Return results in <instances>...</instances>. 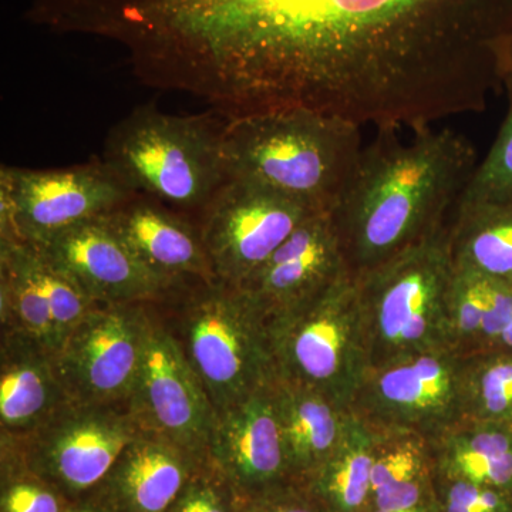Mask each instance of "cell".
<instances>
[{"instance_id":"cell-10","label":"cell","mask_w":512,"mask_h":512,"mask_svg":"<svg viewBox=\"0 0 512 512\" xmlns=\"http://www.w3.org/2000/svg\"><path fill=\"white\" fill-rule=\"evenodd\" d=\"M138 430L128 409L69 402L32 433L0 437V447L47 483L77 494L104 480Z\"/></svg>"},{"instance_id":"cell-8","label":"cell","mask_w":512,"mask_h":512,"mask_svg":"<svg viewBox=\"0 0 512 512\" xmlns=\"http://www.w3.org/2000/svg\"><path fill=\"white\" fill-rule=\"evenodd\" d=\"M464 362L448 346L369 366L349 410L383 436L437 439L463 421Z\"/></svg>"},{"instance_id":"cell-4","label":"cell","mask_w":512,"mask_h":512,"mask_svg":"<svg viewBox=\"0 0 512 512\" xmlns=\"http://www.w3.org/2000/svg\"><path fill=\"white\" fill-rule=\"evenodd\" d=\"M154 306L215 412L274 382L266 315L244 288L192 282Z\"/></svg>"},{"instance_id":"cell-28","label":"cell","mask_w":512,"mask_h":512,"mask_svg":"<svg viewBox=\"0 0 512 512\" xmlns=\"http://www.w3.org/2000/svg\"><path fill=\"white\" fill-rule=\"evenodd\" d=\"M35 247V245H33ZM36 249V268L40 284L49 301L53 322L59 338L60 346L74 326L87 315L96 303L79 288L69 276L57 269L45 255ZM60 349V348H59Z\"/></svg>"},{"instance_id":"cell-3","label":"cell","mask_w":512,"mask_h":512,"mask_svg":"<svg viewBox=\"0 0 512 512\" xmlns=\"http://www.w3.org/2000/svg\"><path fill=\"white\" fill-rule=\"evenodd\" d=\"M360 127L305 110L227 120L228 180H244L330 212L362 151Z\"/></svg>"},{"instance_id":"cell-5","label":"cell","mask_w":512,"mask_h":512,"mask_svg":"<svg viewBox=\"0 0 512 512\" xmlns=\"http://www.w3.org/2000/svg\"><path fill=\"white\" fill-rule=\"evenodd\" d=\"M225 123L141 106L111 128L101 161L134 194L198 222L228 181Z\"/></svg>"},{"instance_id":"cell-11","label":"cell","mask_w":512,"mask_h":512,"mask_svg":"<svg viewBox=\"0 0 512 512\" xmlns=\"http://www.w3.org/2000/svg\"><path fill=\"white\" fill-rule=\"evenodd\" d=\"M318 212L271 188L228 180L198 220L215 279L244 285L302 222Z\"/></svg>"},{"instance_id":"cell-16","label":"cell","mask_w":512,"mask_h":512,"mask_svg":"<svg viewBox=\"0 0 512 512\" xmlns=\"http://www.w3.org/2000/svg\"><path fill=\"white\" fill-rule=\"evenodd\" d=\"M348 274L352 272L332 218L329 212H318L302 222L239 288H244L269 318L311 301Z\"/></svg>"},{"instance_id":"cell-9","label":"cell","mask_w":512,"mask_h":512,"mask_svg":"<svg viewBox=\"0 0 512 512\" xmlns=\"http://www.w3.org/2000/svg\"><path fill=\"white\" fill-rule=\"evenodd\" d=\"M133 194L103 161L60 170L2 167L0 238L40 245L73 225L104 217Z\"/></svg>"},{"instance_id":"cell-19","label":"cell","mask_w":512,"mask_h":512,"mask_svg":"<svg viewBox=\"0 0 512 512\" xmlns=\"http://www.w3.org/2000/svg\"><path fill=\"white\" fill-rule=\"evenodd\" d=\"M198 466L170 441L140 429L100 484L113 512H167Z\"/></svg>"},{"instance_id":"cell-18","label":"cell","mask_w":512,"mask_h":512,"mask_svg":"<svg viewBox=\"0 0 512 512\" xmlns=\"http://www.w3.org/2000/svg\"><path fill=\"white\" fill-rule=\"evenodd\" d=\"M69 402L55 352L29 336L0 332V437L32 433Z\"/></svg>"},{"instance_id":"cell-35","label":"cell","mask_w":512,"mask_h":512,"mask_svg":"<svg viewBox=\"0 0 512 512\" xmlns=\"http://www.w3.org/2000/svg\"><path fill=\"white\" fill-rule=\"evenodd\" d=\"M67 512H110L101 510V508L92 507V505H83V507L72 508Z\"/></svg>"},{"instance_id":"cell-7","label":"cell","mask_w":512,"mask_h":512,"mask_svg":"<svg viewBox=\"0 0 512 512\" xmlns=\"http://www.w3.org/2000/svg\"><path fill=\"white\" fill-rule=\"evenodd\" d=\"M275 379L313 390L350 409L369 369L356 276L311 301L266 318Z\"/></svg>"},{"instance_id":"cell-31","label":"cell","mask_w":512,"mask_h":512,"mask_svg":"<svg viewBox=\"0 0 512 512\" xmlns=\"http://www.w3.org/2000/svg\"><path fill=\"white\" fill-rule=\"evenodd\" d=\"M446 481L443 512H512V493L467 481Z\"/></svg>"},{"instance_id":"cell-21","label":"cell","mask_w":512,"mask_h":512,"mask_svg":"<svg viewBox=\"0 0 512 512\" xmlns=\"http://www.w3.org/2000/svg\"><path fill=\"white\" fill-rule=\"evenodd\" d=\"M437 476L512 493V427L461 421L429 441Z\"/></svg>"},{"instance_id":"cell-29","label":"cell","mask_w":512,"mask_h":512,"mask_svg":"<svg viewBox=\"0 0 512 512\" xmlns=\"http://www.w3.org/2000/svg\"><path fill=\"white\" fill-rule=\"evenodd\" d=\"M2 460L15 470L12 483L3 491V512H67L52 484L30 471L15 454L2 448Z\"/></svg>"},{"instance_id":"cell-26","label":"cell","mask_w":512,"mask_h":512,"mask_svg":"<svg viewBox=\"0 0 512 512\" xmlns=\"http://www.w3.org/2000/svg\"><path fill=\"white\" fill-rule=\"evenodd\" d=\"M504 90L507 92L508 110L503 126L487 156L477 164L457 205L512 201V67L505 77Z\"/></svg>"},{"instance_id":"cell-22","label":"cell","mask_w":512,"mask_h":512,"mask_svg":"<svg viewBox=\"0 0 512 512\" xmlns=\"http://www.w3.org/2000/svg\"><path fill=\"white\" fill-rule=\"evenodd\" d=\"M0 330L29 336L57 353L59 338L36 268V249L0 238Z\"/></svg>"},{"instance_id":"cell-12","label":"cell","mask_w":512,"mask_h":512,"mask_svg":"<svg viewBox=\"0 0 512 512\" xmlns=\"http://www.w3.org/2000/svg\"><path fill=\"white\" fill-rule=\"evenodd\" d=\"M128 410L141 430L170 441L197 463H210L217 412L154 303L147 305L143 356Z\"/></svg>"},{"instance_id":"cell-14","label":"cell","mask_w":512,"mask_h":512,"mask_svg":"<svg viewBox=\"0 0 512 512\" xmlns=\"http://www.w3.org/2000/svg\"><path fill=\"white\" fill-rule=\"evenodd\" d=\"M35 247L96 305L160 303L185 286L151 272L104 217L73 225Z\"/></svg>"},{"instance_id":"cell-24","label":"cell","mask_w":512,"mask_h":512,"mask_svg":"<svg viewBox=\"0 0 512 512\" xmlns=\"http://www.w3.org/2000/svg\"><path fill=\"white\" fill-rule=\"evenodd\" d=\"M382 437L352 413L339 446L308 478L309 487L330 511L362 512L370 503L372 468Z\"/></svg>"},{"instance_id":"cell-6","label":"cell","mask_w":512,"mask_h":512,"mask_svg":"<svg viewBox=\"0 0 512 512\" xmlns=\"http://www.w3.org/2000/svg\"><path fill=\"white\" fill-rule=\"evenodd\" d=\"M355 276L370 366L454 348L448 323V298L454 279L450 222Z\"/></svg>"},{"instance_id":"cell-34","label":"cell","mask_w":512,"mask_h":512,"mask_svg":"<svg viewBox=\"0 0 512 512\" xmlns=\"http://www.w3.org/2000/svg\"><path fill=\"white\" fill-rule=\"evenodd\" d=\"M372 512H440V510L437 511L436 508L433 507V505L424 504V505H420V507L412 508V510L382 511V510H376V508H373Z\"/></svg>"},{"instance_id":"cell-27","label":"cell","mask_w":512,"mask_h":512,"mask_svg":"<svg viewBox=\"0 0 512 512\" xmlns=\"http://www.w3.org/2000/svg\"><path fill=\"white\" fill-rule=\"evenodd\" d=\"M485 312L483 276L454 269L453 285L448 298V323L454 348L463 353L476 352Z\"/></svg>"},{"instance_id":"cell-33","label":"cell","mask_w":512,"mask_h":512,"mask_svg":"<svg viewBox=\"0 0 512 512\" xmlns=\"http://www.w3.org/2000/svg\"><path fill=\"white\" fill-rule=\"evenodd\" d=\"M493 349L511 350L512 352V319Z\"/></svg>"},{"instance_id":"cell-23","label":"cell","mask_w":512,"mask_h":512,"mask_svg":"<svg viewBox=\"0 0 512 512\" xmlns=\"http://www.w3.org/2000/svg\"><path fill=\"white\" fill-rule=\"evenodd\" d=\"M450 242L454 269L512 285V201L457 205Z\"/></svg>"},{"instance_id":"cell-17","label":"cell","mask_w":512,"mask_h":512,"mask_svg":"<svg viewBox=\"0 0 512 512\" xmlns=\"http://www.w3.org/2000/svg\"><path fill=\"white\" fill-rule=\"evenodd\" d=\"M133 254L154 274L177 285L217 281L198 222L153 200L133 194L104 215Z\"/></svg>"},{"instance_id":"cell-25","label":"cell","mask_w":512,"mask_h":512,"mask_svg":"<svg viewBox=\"0 0 512 512\" xmlns=\"http://www.w3.org/2000/svg\"><path fill=\"white\" fill-rule=\"evenodd\" d=\"M463 421L512 427V352L467 353L463 373Z\"/></svg>"},{"instance_id":"cell-2","label":"cell","mask_w":512,"mask_h":512,"mask_svg":"<svg viewBox=\"0 0 512 512\" xmlns=\"http://www.w3.org/2000/svg\"><path fill=\"white\" fill-rule=\"evenodd\" d=\"M379 131L330 210L346 264L360 275L447 225L477 167L470 141L423 128L410 141Z\"/></svg>"},{"instance_id":"cell-20","label":"cell","mask_w":512,"mask_h":512,"mask_svg":"<svg viewBox=\"0 0 512 512\" xmlns=\"http://www.w3.org/2000/svg\"><path fill=\"white\" fill-rule=\"evenodd\" d=\"M271 389L289 473L293 480L308 481L339 446L352 413L323 394L284 380L274 379Z\"/></svg>"},{"instance_id":"cell-15","label":"cell","mask_w":512,"mask_h":512,"mask_svg":"<svg viewBox=\"0 0 512 512\" xmlns=\"http://www.w3.org/2000/svg\"><path fill=\"white\" fill-rule=\"evenodd\" d=\"M271 384L217 413L215 420L210 463L244 497L293 480Z\"/></svg>"},{"instance_id":"cell-30","label":"cell","mask_w":512,"mask_h":512,"mask_svg":"<svg viewBox=\"0 0 512 512\" xmlns=\"http://www.w3.org/2000/svg\"><path fill=\"white\" fill-rule=\"evenodd\" d=\"M229 488L231 485L224 476L221 480L217 468L211 463L201 464L167 512H232Z\"/></svg>"},{"instance_id":"cell-1","label":"cell","mask_w":512,"mask_h":512,"mask_svg":"<svg viewBox=\"0 0 512 512\" xmlns=\"http://www.w3.org/2000/svg\"><path fill=\"white\" fill-rule=\"evenodd\" d=\"M481 0H116L121 45L147 86L227 120L305 110L352 117L446 62Z\"/></svg>"},{"instance_id":"cell-13","label":"cell","mask_w":512,"mask_h":512,"mask_svg":"<svg viewBox=\"0 0 512 512\" xmlns=\"http://www.w3.org/2000/svg\"><path fill=\"white\" fill-rule=\"evenodd\" d=\"M147 305H97L56 353L72 402L128 409L143 356Z\"/></svg>"},{"instance_id":"cell-32","label":"cell","mask_w":512,"mask_h":512,"mask_svg":"<svg viewBox=\"0 0 512 512\" xmlns=\"http://www.w3.org/2000/svg\"><path fill=\"white\" fill-rule=\"evenodd\" d=\"M292 485L279 484L262 493L247 497L248 503L239 512H323L316 494L296 491Z\"/></svg>"}]
</instances>
